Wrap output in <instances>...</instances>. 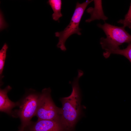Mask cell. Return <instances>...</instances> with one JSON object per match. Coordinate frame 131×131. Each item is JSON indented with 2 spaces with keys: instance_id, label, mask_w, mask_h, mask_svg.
<instances>
[{
  "instance_id": "obj_14",
  "label": "cell",
  "mask_w": 131,
  "mask_h": 131,
  "mask_svg": "<svg viewBox=\"0 0 131 131\" xmlns=\"http://www.w3.org/2000/svg\"><path fill=\"white\" fill-rule=\"evenodd\" d=\"M18 131H25V129L20 128L19 130Z\"/></svg>"
},
{
  "instance_id": "obj_10",
  "label": "cell",
  "mask_w": 131,
  "mask_h": 131,
  "mask_svg": "<svg viewBox=\"0 0 131 131\" xmlns=\"http://www.w3.org/2000/svg\"><path fill=\"white\" fill-rule=\"evenodd\" d=\"M111 54H117L123 56L128 59L131 62V43L128 44L125 49H120L109 51L103 53V55L105 58L109 57Z\"/></svg>"
},
{
  "instance_id": "obj_12",
  "label": "cell",
  "mask_w": 131,
  "mask_h": 131,
  "mask_svg": "<svg viewBox=\"0 0 131 131\" xmlns=\"http://www.w3.org/2000/svg\"><path fill=\"white\" fill-rule=\"evenodd\" d=\"M118 23L122 24L125 28L127 27L131 29V3L127 13L123 19H120L117 21Z\"/></svg>"
},
{
  "instance_id": "obj_2",
  "label": "cell",
  "mask_w": 131,
  "mask_h": 131,
  "mask_svg": "<svg viewBox=\"0 0 131 131\" xmlns=\"http://www.w3.org/2000/svg\"><path fill=\"white\" fill-rule=\"evenodd\" d=\"M105 33L106 37L100 39V44L104 52L120 49L119 46L125 43H131V35L127 32L123 26L119 27L105 23L97 24Z\"/></svg>"
},
{
  "instance_id": "obj_6",
  "label": "cell",
  "mask_w": 131,
  "mask_h": 131,
  "mask_svg": "<svg viewBox=\"0 0 131 131\" xmlns=\"http://www.w3.org/2000/svg\"><path fill=\"white\" fill-rule=\"evenodd\" d=\"M25 128H27L25 131H66L60 119L38 120L35 122H31Z\"/></svg>"
},
{
  "instance_id": "obj_8",
  "label": "cell",
  "mask_w": 131,
  "mask_h": 131,
  "mask_svg": "<svg viewBox=\"0 0 131 131\" xmlns=\"http://www.w3.org/2000/svg\"><path fill=\"white\" fill-rule=\"evenodd\" d=\"M94 7H90L86 10L87 12L90 15V17L85 20L90 23L96 20L102 19L105 21L108 17L105 16L103 11L101 0H94Z\"/></svg>"
},
{
  "instance_id": "obj_1",
  "label": "cell",
  "mask_w": 131,
  "mask_h": 131,
  "mask_svg": "<svg viewBox=\"0 0 131 131\" xmlns=\"http://www.w3.org/2000/svg\"><path fill=\"white\" fill-rule=\"evenodd\" d=\"M77 76L72 82V90L71 94L61 99L62 107L60 108V119L66 131L72 130L77 121L81 112V93L79 85V79L83 74L82 70H78Z\"/></svg>"
},
{
  "instance_id": "obj_4",
  "label": "cell",
  "mask_w": 131,
  "mask_h": 131,
  "mask_svg": "<svg viewBox=\"0 0 131 131\" xmlns=\"http://www.w3.org/2000/svg\"><path fill=\"white\" fill-rule=\"evenodd\" d=\"M93 1L87 0L82 3L77 2L69 24L63 31L55 33V36L59 38V41L57 46L62 51H65L66 50L65 42L71 35L74 34L79 35H81L80 32L81 29L79 27L80 21L87 7Z\"/></svg>"
},
{
  "instance_id": "obj_13",
  "label": "cell",
  "mask_w": 131,
  "mask_h": 131,
  "mask_svg": "<svg viewBox=\"0 0 131 131\" xmlns=\"http://www.w3.org/2000/svg\"><path fill=\"white\" fill-rule=\"evenodd\" d=\"M2 15L1 13H0V30H2L4 28L3 24L5 23L4 22V20H3V16H2Z\"/></svg>"
},
{
  "instance_id": "obj_9",
  "label": "cell",
  "mask_w": 131,
  "mask_h": 131,
  "mask_svg": "<svg viewBox=\"0 0 131 131\" xmlns=\"http://www.w3.org/2000/svg\"><path fill=\"white\" fill-rule=\"evenodd\" d=\"M62 2L61 0H49L48 1V3L53 11L52 16L55 21H59V18L62 16L61 12Z\"/></svg>"
},
{
  "instance_id": "obj_3",
  "label": "cell",
  "mask_w": 131,
  "mask_h": 131,
  "mask_svg": "<svg viewBox=\"0 0 131 131\" xmlns=\"http://www.w3.org/2000/svg\"><path fill=\"white\" fill-rule=\"evenodd\" d=\"M40 93L31 90L27 93L19 101L18 109L13 113L12 116L20 119V128L25 129L31 122L32 118L37 112Z\"/></svg>"
},
{
  "instance_id": "obj_11",
  "label": "cell",
  "mask_w": 131,
  "mask_h": 131,
  "mask_svg": "<svg viewBox=\"0 0 131 131\" xmlns=\"http://www.w3.org/2000/svg\"><path fill=\"white\" fill-rule=\"evenodd\" d=\"M8 48L7 44L5 43L0 51V81L3 77L2 75L6 56V52Z\"/></svg>"
},
{
  "instance_id": "obj_7",
  "label": "cell",
  "mask_w": 131,
  "mask_h": 131,
  "mask_svg": "<svg viewBox=\"0 0 131 131\" xmlns=\"http://www.w3.org/2000/svg\"><path fill=\"white\" fill-rule=\"evenodd\" d=\"M11 89L9 85L3 89L0 88V111L12 116V109L16 106H18V102H13L8 98V93Z\"/></svg>"
},
{
  "instance_id": "obj_5",
  "label": "cell",
  "mask_w": 131,
  "mask_h": 131,
  "mask_svg": "<svg viewBox=\"0 0 131 131\" xmlns=\"http://www.w3.org/2000/svg\"><path fill=\"white\" fill-rule=\"evenodd\" d=\"M50 88L43 89L40 93L35 116L38 120H53L60 119V108L57 107L51 95Z\"/></svg>"
}]
</instances>
